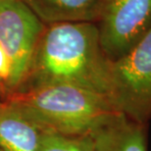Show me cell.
I'll list each match as a JSON object with an SVG mask.
<instances>
[{
	"mask_svg": "<svg viewBox=\"0 0 151 151\" xmlns=\"http://www.w3.org/2000/svg\"><path fill=\"white\" fill-rule=\"evenodd\" d=\"M31 70L38 84L71 83L113 98L112 62L102 50L95 23L51 24L39 38Z\"/></svg>",
	"mask_w": 151,
	"mask_h": 151,
	"instance_id": "1",
	"label": "cell"
},
{
	"mask_svg": "<svg viewBox=\"0 0 151 151\" xmlns=\"http://www.w3.org/2000/svg\"><path fill=\"white\" fill-rule=\"evenodd\" d=\"M41 129L70 137L90 135L121 113L110 95L71 83H43L8 102Z\"/></svg>",
	"mask_w": 151,
	"mask_h": 151,
	"instance_id": "2",
	"label": "cell"
},
{
	"mask_svg": "<svg viewBox=\"0 0 151 151\" xmlns=\"http://www.w3.org/2000/svg\"><path fill=\"white\" fill-rule=\"evenodd\" d=\"M113 98L121 113L141 125L151 119V29L112 63Z\"/></svg>",
	"mask_w": 151,
	"mask_h": 151,
	"instance_id": "3",
	"label": "cell"
},
{
	"mask_svg": "<svg viewBox=\"0 0 151 151\" xmlns=\"http://www.w3.org/2000/svg\"><path fill=\"white\" fill-rule=\"evenodd\" d=\"M98 26L104 54L115 62L151 29V0H105Z\"/></svg>",
	"mask_w": 151,
	"mask_h": 151,
	"instance_id": "4",
	"label": "cell"
},
{
	"mask_svg": "<svg viewBox=\"0 0 151 151\" xmlns=\"http://www.w3.org/2000/svg\"><path fill=\"white\" fill-rule=\"evenodd\" d=\"M43 31L41 21L21 0H0V43L11 60L10 87L29 74Z\"/></svg>",
	"mask_w": 151,
	"mask_h": 151,
	"instance_id": "5",
	"label": "cell"
},
{
	"mask_svg": "<svg viewBox=\"0 0 151 151\" xmlns=\"http://www.w3.org/2000/svg\"><path fill=\"white\" fill-rule=\"evenodd\" d=\"M144 126L117 114L90 134L94 151H147Z\"/></svg>",
	"mask_w": 151,
	"mask_h": 151,
	"instance_id": "6",
	"label": "cell"
},
{
	"mask_svg": "<svg viewBox=\"0 0 151 151\" xmlns=\"http://www.w3.org/2000/svg\"><path fill=\"white\" fill-rule=\"evenodd\" d=\"M41 129L11 104L0 105V150L38 151Z\"/></svg>",
	"mask_w": 151,
	"mask_h": 151,
	"instance_id": "7",
	"label": "cell"
},
{
	"mask_svg": "<svg viewBox=\"0 0 151 151\" xmlns=\"http://www.w3.org/2000/svg\"><path fill=\"white\" fill-rule=\"evenodd\" d=\"M42 22L99 21L105 0H21Z\"/></svg>",
	"mask_w": 151,
	"mask_h": 151,
	"instance_id": "8",
	"label": "cell"
},
{
	"mask_svg": "<svg viewBox=\"0 0 151 151\" xmlns=\"http://www.w3.org/2000/svg\"><path fill=\"white\" fill-rule=\"evenodd\" d=\"M38 151H94V145L90 135L70 137L43 132Z\"/></svg>",
	"mask_w": 151,
	"mask_h": 151,
	"instance_id": "9",
	"label": "cell"
},
{
	"mask_svg": "<svg viewBox=\"0 0 151 151\" xmlns=\"http://www.w3.org/2000/svg\"><path fill=\"white\" fill-rule=\"evenodd\" d=\"M12 77V64L7 52L0 43V81L10 87Z\"/></svg>",
	"mask_w": 151,
	"mask_h": 151,
	"instance_id": "10",
	"label": "cell"
},
{
	"mask_svg": "<svg viewBox=\"0 0 151 151\" xmlns=\"http://www.w3.org/2000/svg\"><path fill=\"white\" fill-rule=\"evenodd\" d=\"M0 151H1V150H0Z\"/></svg>",
	"mask_w": 151,
	"mask_h": 151,
	"instance_id": "11",
	"label": "cell"
}]
</instances>
